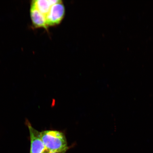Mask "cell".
I'll list each match as a JSON object with an SVG mask.
<instances>
[{
    "mask_svg": "<svg viewBox=\"0 0 153 153\" xmlns=\"http://www.w3.org/2000/svg\"><path fill=\"white\" fill-rule=\"evenodd\" d=\"M30 139V153H43L46 150L42 140L41 132L32 127L28 123Z\"/></svg>",
    "mask_w": 153,
    "mask_h": 153,
    "instance_id": "obj_3",
    "label": "cell"
},
{
    "mask_svg": "<svg viewBox=\"0 0 153 153\" xmlns=\"http://www.w3.org/2000/svg\"><path fill=\"white\" fill-rule=\"evenodd\" d=\"M60 1H61L58 0H36L32 1L31 5L34 6L40 12L42 13L46 16L52 6Z\"/></svg>",
    "mask_w": 153,
    "mask_h": 153,
    "instance_id": "obj_5",
    "label": "cell"
},
{
    "mask_svg": "<svg viewBox=\"0 0 153 153\" xmlns=\"http://www.w3.org/2000/svg\"><path fill=\"white\" fill-rule=\"evenodd\" d=\"M41 135L46 149L49 152H62L68 150L66 137L62 133L55 131H47L41 132Z\"/></svg>",
    "mask_w": 153,
    "mask_h": 153,
    "instance_id": "obj_1",
    "label": "cell"
},
{
    "mask_svg": "<svg viewBox=\"0 0 153 153\" xmlns=\"http://www.w3.org/2000/svg\"><path fill=\"white\" fill-rule=\"evenodd\" d=\"M66 152V151H62V152H49V153H65Z\"/></svg>",
    "mask_w": 153,
    "mask_h": 153,
    "instance_id": "obj_6",
    "label": "cell"
},
{
    "mask_svg": "<svg viewBox=\"0 0 153 153\" xmlns=\"http://www.w3.org/2000/svg\"><path fill=\"white\" fill-rule=\"evenodd\" d=\"M65 12V7L62 1L52 5L45 16L48 27L60 24L64 18Z\"/></svg>",
    "mask_w": 153,
    "mask_h": 153,
    "instance_id": "obj_2",
    "label": "cell"
},
{
    "mask_svg": "<svg viewBox=\"0 0 153 153\" xmlns=\"http://www.w3.org/2000/svg\"><path fill=\"white\" fill-rule=\"evenodd\" d=\"M30 15L32 24L34 27L48 29V27L47 24L45 16L32 5L30 6Z\"/></svg>",
    "mask_w": 153,
    "mask_h": 153,
    "instance_id": "obj_4",
    "label": "cell"
}]
</instances>
